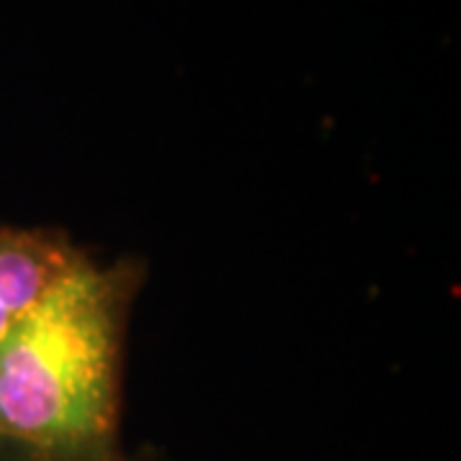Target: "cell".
Here are the masks:
<instances>
[{
	"label": "cell",
	"mask_w": 461,
	"mask_h": 461,
	"mask_svg": "<svg viewBox=\"0 0 461 461\" xmlns=\"http://www.w3.org/2000/svg\"><path fill=\"white\" fill-rule=\"evenodd\" d=\"M133 293L129 267L90 259L0 336V441L115 448L121 344Z\"/></svg>",
	"instance_id": "6da1fadb"
},
{
	"label": "cell",
	"mask_w": 461,
	"mask_h": 461,
	"mask_svg": "<svg viewBox=\"0 0 461 461\" xmlns=\"http://www.w3.org/2000/svg\"><path fill=\"white\" fill-rule=\"evenodd\" d=\"M85 262L80 249L54 233L0 226V336Z\"/></svg>",
	"instance_id": "7a4b0ae2"
},
{
	"label": "cell",
	"mask_w": 461,
	"mask_h": 461,
	"mask_svg": "<svg viewBox=\"0 0 461 461\" xmlns=\"http://www.w3.org/2000/svg\"><path fill=\"white\" fill-rule=\"evenodd\" d=\"M0 461H149L144 456H131L123 446L100 448V451H51L36 446L0 441Z\"/></svg>",
	"instance_id": "3957f363"
}]
</instances>
